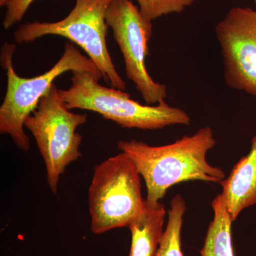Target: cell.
Instances as JSON below:
<instances>
[{
	"mask_svg": "<svg viewBox=\"0 0 256 256\" xmlns=\"http://www.w3.org/2000/svg\"><path fill=\"white\" fill-rule=\"evenodd\" d=\"M16 50L14 44L5 43L1 48L0 63L6 70L8 86L0 107V133L9 134L18 148L28 152L30 140L24 132L25 121L36 110L42 98L50 92L56 79L68 72H88L99 76L102 75L88 57L66 42L63 56L52 69L34 78H22L14 68Z\"/></svg>",
	"mask_w": 256,
	"mask_h": 256,
	"instance_id": "cell-2",
	"label": "cell"
},
{
	"mask_svg": "<svg viewBox=\"0 0 256 256\" xmlns=\"http://www.w3.org/2000/svg\"><path fill=\"white\" fill-rule=\"evenodd\" d=\"M220 184L234 222L242 210L256 204V136L248 154L239 160L228 178Z\"/></svg>",
	"mask_w": 256,
	"mask_h": 256,
	"instance_id": "cell-9",
	"label": "cell"
},
{
	"mask_svg": "<svg viewBox=\"0 0 256 256\" xmlns=\"http://www.w3.org/2000/svg\"><path fill=\"white\" fill-rule=\"evenodd\" d=\"M142 14L153 22L171 14H180L196 0H136Z\"/></svg>",
	"mask_w": 256,
	"mask_h": 256,
	"instance_id": "cell-13",
	"label": "cell"
},
{
	"mask_svg": "<svg viewBox=\"0 0 256 256\" xmlns=\"http://www.w3.org/2000/svg\"><path fill=\"white\" fill-rule=\"evenodd\" d=\"M186 210V202L181 195H176L170 203L169 220L156 256H184L182 230Z\"/></svg>",
	"mask_w": 256,
	"mask_h": 256,
	"instance_id": "cell-12",
	"label": "cell"
},
{
	"mask_svg": "<svg viewBox=\"0 0 256 256\" xmlns=\"http://www.w3.org/2000/svg\"><path fill=\"white\" fill-rule=\"evenodd\" d=\"M87 120L88 114L70 111L54 84L25 121L24 127L33 134L44 160L47 182L54 194L67 166L82 156V137L76 130Z\"/></svg>",
	"mask_w": 256,
	"mask_h": 256,
	"instance_id": "cell-6",
	"label": "cell"
},
{
	"mask_svg": "<svg viewBox=\"0 0 256 256\" xmlns=\"http://www.w3.org/2000/svg\"><path fill=\"white\" fill-rule=\"evenodd\" d=\"M214 217L207 230L201 256H235L232 242V224L226 204L222 194L212 202Z\"/></svg>",
	"mask_w": 256,
	"mask_h": 256,
	"instance_id": "cell-11",
	"label": "cell"
},
{
	"mask_svg": "<svg viewBox=\"0 0 256 256\" xmlns=\"http://www.w3.org/2000/svg\"><path fill=\"white\" fill-rule=\"evenodd\" d=\"M216 34L227 86L256 96V10L232 8Z\"/></svg>",
	"mask_w": 256,
	"mask_h": 256,
	"instance_id": "cell-8",
	"label": "cell"
},
{
	"mask_svg": "<svg viewBox=\"0 0 256 256\" xmlns=\"http://www.w3.org/2000/svg\"><path fill=\"white\" fill-rule=\"evenodd\" d=\"M254 1H255L256 6V0H254Z\"/></svg>",
	"mask_w": 256,
	"mask_h": 256,
	"instance_id": "cell-15",
	"label": "cell"
},
{
	"mask_svg": "<svg viewBox=\"0 0 256 256\" xmlns=\"http://www.w3.org/2000/svg\"><path fill=\"white\" fill-rule=\"evenodd\" d=\"M112 0H76L70 14L56 22H34L21 25L14 40L22 44L46 36H60L82 48L95 64L102 78L114 88L124 90L126 84L119 75L107 44L108 25L106 15Z\"/></svg>",
	"mask_w": 256,
	"mask_h": 256,
	"instance_id": "cell-4",
	"label": "cell"
},
{
	"mask_svg": "<svg viewBox=\"0 0 256 256\" xmlns=\"http://www.w3.org/2000/svg\"><path fill=\"white\" fill-rule=\"evenodd\" d=\"M166 210L160 202L144 200L142 210L130 224L132 244L129 256H156L164 236Z\"/></svg>",
	"mask_w": 256,
	"mask_h": 256,
	"instance_id": "cell-10",
	"label": "cell"
},
{
	"mask_svg": "<svg viewBox=\"0 0 256 256\" xmlns=\"http://www.w3.org/2000/svg\"><path fill=\"white\" fill-rule=\"evenodd\" d=\"M216 144L212 128H202L193 136L164 146L142 141H120L118 148L132 160L144 178L146 200L158 203L172 186L188 181L220 183L226 178L222 168L212 166L207 153Z\"/></svg>",
	"mask_w": 256,
	"mask_h": 256,
	"instance_id": "cell-1",
	"label": "cell"
},
{
	"mask_svg": "<svg viewBox=\"0 0 256 256\" xmlns=\"http://www.w3.org/2000/svg\"><path fill=\"white\" fill-rule=\"evenodd\" d=\"M106 20L124 56L128 78L136 85L148 105L165 100L168 88L154 80L146 69L152 22L142 14L132 0H112Z\"/></svg>",
	"mask_w": 256,
	"mask_h": 256,
	"instance_id": "cell-7",
	"label": "cell"
},
{
	"mask_svg": "<svg viewBox=\"0 0 256 256\" xmlns=\"http://www.w3.org/2000/svg\"><path fill=\"white\" fill-rule=\"evenodd\" d=\"M72 85L58 90L70 110L82 109L101 114L124 128L156 130L168 126H190L191 118L184 110L162 101L156 106H144L127 92L99 84L102 76L88 72H74Z\"/></svg>",
	"mask_w": 256,
	"mask_h": 256,
	"instance_id": "cell-3",
	"label": "cell"
},
{
	"mask_svg": "<svg viewBox=\"0 0 256 256\" xmlns=\"http://www.w3.org/2000/svg\"><path fill=\"white\" fill-rule=\"evenodd\" d=\"M140 176L130 158L121 152L98 165L88 190L92 233L129 226L142 210Z\"/></svg>",
	"mask_w": 256,
	"mask_h": 256,
	"instance_id": "cell-5",
	"label": "cell"
},
{
	"mask_svg": "<svg viewBox=\"0 0 256 256\" xmlns=\"http://www.w3.org/2000/svg\"><path fill=\"white\" fill-rule=\"evenodd\" d=\"M34 1L35 0H0V6L6 8V13L2 22L4 30H10L14 25L20 22Z\"/></svg>",
	"mask_w": 256,
	"mask_h": 256,
	"instance_id": "cell-14",
	"label": "cell"
}]
</instances>
